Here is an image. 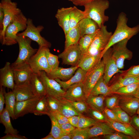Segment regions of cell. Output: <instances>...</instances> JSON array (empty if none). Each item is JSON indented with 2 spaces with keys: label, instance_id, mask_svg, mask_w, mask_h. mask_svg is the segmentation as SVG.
<instances>
[{
  "label": "cell",
  "instance_id": "cell-1",
  "mask_svg": "<svg viewBox=\"0 0 139 139\" xmlns=\"http://www.w3.org/2000/svg\"><path fill=\"white\" fill-rule=\"evenodd\" d=\"M127 21L125 13L122 12L119 14L117 20L116 28L107 45L101 53L102 58L106 50L114 45L125 39L129 40L139 32V25L130 27L127 24Z\"/></svg>",
  "mask_w": 139,
  "mask_h": 139
},
{
  "label": "cell",
  "instance_id": "cell-2",
  "mask_svg": "<svg viewBox=\"0 0 139 139\" xmlns=\"http://www.w3.org/2000/svg\"><path fill=\"white\" fill-rule=\"evenodd\" d=\"M109 6L107 0H93L84 6V11L86 17L93 20L100 28L109 20V17L105 14V11Z\"/></svg>",
  "mask_w": 139,
  "mask_h": 139
},
{
  "label": "cell",
  "instance_id": "cell-3",
  "mask_svg": "<svg viewBox=\"0 0 139 139\" xmlns=\"http://www.w3.org/2000/svg\"><path fill=\"white\" fill-rule=\"evenodd\" d=\"M27 20L22 12L15 15L5 30L3 38L1 42L2 45L9 46L17 43V34L19 32L25 29Z\"/></svg>",
  "mask_w": 139,
  "mask_h": 139
},
{
  "label": "cell",
  "instance_id": "cell-4",
  "mask_svg": "<svg viewBox=\"0 0 139 139\" xmlns=\"http://www.w3.org/2000/svg\"><path fill=\"white\" fill-rule=\"evenodd\" d=\"M32 40L24 36H17V41L19 47L18 56L15 62L12 64V67L28 62L31 57L37 51L38 49L33 48L31 46Z\"/></svg>",
  "mask_w": 139,
  "mask_h": 139
},
{
  "label": "cell",
  "instance_id": "cell-5",
  "mask_svg": "<svg viewBox=\"0 0 139 139\" xmlns=\"http://www.w3.org/2000/svg\"><path fill=\"white\" fill-rule=\"evenodd\" d=\"M112 34L106 25H102L94 37L86 54L97 55L101 54L107 45Z\"/></svg>",
  "mask_w": 139,
  "mask_h": 139
},
{
  "label": "cell",
  "instance_id": "cell-6",
  "mask_svg": "<svg viewBox=\"0 0 139 139\" xmlns=\"http://www.w3.org/2000/svg\"><path fill=\"white\" fill-rule=\"evenodd\" d=\"M104 64L103 60H100L91 69L88 71L83 82L84 91L86 98L97 82L103 75Z\"/></svg>",
  "mask_w": 139,
  "mask_h": 139
},
{
  "label": "cell",
  "instance_id": "cell-7",
  "mask_svg": "<svg viewBox=\"0 0 139 139\" xmlns=\"http://www.w3.org/2000/svg\"><path fill=\"white\" fill-rule=\"evenodd\" d=\"M45 85L47 95L60 101L64 99L66 91L55 79L49 78L46 73L41 71L37 74Z\"/></svg>",
  "mask_w": 139,
  "mask_h": 139
},
{
  "label": "cell",
  "instance_id": "cell-8",
  "mask_svg": "<svg viewBox=\"0 0 139 139\" xmlns=\"http://www.w3.org/2000/svg\"><path fill=\"white\" fill-rule=\"evenodd\" d=\"M44 28V27L42 25L36 27L33 24L32 20L28 18L26 29L22 32L18 33L17 36L27 37L32 40L36 41L39 47H45L49 48L51 46V43L42 37L40 34L41 32Z\"/></svg>",
  "mask_w": 139,
  "mask_h": 139
},
{
  "label": "cell",
  "instance_id": "cell-9",
  "mask_svg": "<svg viewBox=\"0 0 139 139\" xmlns=\"http://www.w3.org/2000/svg\"><path fill=\"white\" fill-rule=\"evenodd\" d=\"M0 7L4 11V18L3 24V29L0 31L1 42L2 40L5 30L9 24L13 20L15 16L22 12L18 8L17 4L11 0H1L0 2Z\"/></svg>",
  "mask_w": 139,
  "mask_h": 139
},
{
  "label": "cell",
  "instance_id": "cell-10",
  "mask_svg": "<svg viewBox=\"0 0 139 139\" xmlns=\"http://www.w3.org/2000/svg\"><path fill=\"white\" fill-rule=\"evenodd\" d=\"M46 47H39L37 52L31 57L28 62L34 73L38 74L40 71H43L48 74L51 71L46 55Z\"/></svg>",
  "mask_w": 139,
  "mask_h": 139
},
{
  "label": "cell",
  "instance_id": "cell-11",
  "mask_svg": "<svg viewBox=\"0 0 139 139\" xmlns=\"http://www.w3.org/2000/svg\"><path fill=\"white\" fill-rule=\"evenodd\" d=\"M129 40L128 39H125L112 46V56L118 68L120 70L124 68L125 59L130 60L133 56L132 52L127 47V44Z\"/></svg>",
  "mask_w": 139,
  "mask_h": 139
},
{
  "label": "cell",
  "instance_id": "cell-12",
  "mask_svg": "<svg viewBox=\"0 0 139 139\" xmlns=\"http://www.w3.org/2000/svg\"><path fill=\"white\" fill-rule=\"evenodd\" d=\"M104 64L103 79L106 83L108 84L113 76L115 74L122 73L123 71L118 67L112 54V49L110 47L107 50L102 56Z\"/></svg>",
  "mask_w": 139,
  "mask_h": 139
},
{
  "label": "cell",
  "instance_id": "cell-13",
  "mask_svg": "<svg viewBox=\"0 0 139 139\" xmlns=\"http://www.w3.org/2000/svg\"><path fill=\"white\" fill-rule=\"evenodd\" d=\"M82 54L79 43L69 46L59 54V58L62 59L65 64L77 66Z\"/></svg>",
  "mask_w": 139,
  "mask_h": 139
},
{
  "label": "cell",
  "instance_id": "cell-14",
  "mask_svg": "<svg viewBox=\"0 0 139 139\" xmlns=\"http://www.w3.org/2000/svg\"><path fill=\"white\" fill-rule=\"evenodd\" d=\"M11 67L13 72L15 84L30 81L33 73L28 62Z\"/></svg>",
  "mask_w": 139,
  "mask_h": 139
},
{
  "label": "cell",
  "instance_id": "cell-15",
  "mask_svg": "<svg viewBox=\"0 0 139 139\" xmlns=\"http://www.w3.org/2000/svg\"><path fill=\"white\" fill-rule=\"evenodd\" d=\"M41 97L36 96L24 100L16 101L14 109L15 119L31 112Z\"/></svg>",
  "mask_w": 139,
  "mask_h": 139
},
{
  "label": "cell",
  "instance_id": "cell-16",
  "mask_svg": "<svg viewBox=\"0 0 139 139\" xmlns=\"http://www.w3.org/2000/svg\"><path fill=\"white\" fill-rule=\"evenodd\" d=\"M119 95V106L131 117L136 115L139 106V99L132 95Z\"/></svg>",
  "mask_w": 139,
  "mask_h": 139
},
{
  "label": "cell",
  "instance_id": "cell-17",
  "mask_svg": "<svg viewBox=\"0 0 139 139\" xmlns=\"http://www.w3.org/2000/svg\"><path fill=\"white\" fill-rule=\"evenodd\" d=\"M12 91L15 95L16 101L24 100L37 96L30 81L19 84H15Z\"/></svg>",
  "mask_w": 139,
  "mask_h": 139
},
{
  "label": "cell",
  "instance_id": "cell-18",
  "mask_svg": "<svg viewBox=\"0 0 139 139\" xmlns=\"http://www.w3.org/2000/svg\"><path fill=\"white\" fill-rule=\"evenodd\" d=\"M106 122L116 131L130 136L133 139H139V132L130 124L115 121L107 117Z\"/></svg>",
  "mask_w": 139,
  "mask_h": 139
},
{
  "label": "cell",
  "instance_id": "cell-19",
  "mask_svg": "<svg viewBox=\"0 0 139 139\" xmlns=\"http://www.w3.org/2000/svg\"><path fill=\"white\" fill-rule=\"evenodd\" d=\"M15 84L13 69L10 63L6 62L4 66L0 69V86L12 90Z\"/></svg>",
  "mask_w": 139,
  "mask_h": 139
},
{
  "label": "cell",
  "instance_id": "cell-20",
  "mask_svg": "<svg viewBox=\"0 0 139 139\" xmlns=\"http://www.w3.org/2000/svg\"><path fill=\"white\" fill-rule=\"evenodd\" d=\"M64 99L70 101H86L83 82L71 85L66 91Z\"/></svg>",
  "mask_w": 139,
  "mask_h": 139
},
{
  "label": "cell",
  "instance_id": "cell-21",
  "mask_svg": "<svg viewBox=\"0 0 139 139\" xmlns=\"http://www.w3.org/2000/svg\"><path fill=\"white\" fill-rule=\"evenodd\" d=\"M72 7L58 9L55 15L59 26L65 35L70 29V12Z\"/></svg>",
  "mask_w": 139,
  "mask_h": 139
},
{
  "label": "cell",
  "instance_id": "cell-22",
  "mask_svg": "<svg viewBox=\"0 0 139 139\" xmlns=\"http://www.w3.org/2000/svg\"><path fill=\"white\" fill-rule=\"evenodd\" d=\"M117 79L109 86L111 94L119 88L130 84L139 83V76L120 74Z\"/></svg>",
  "mask_w": 139,
  "mask_h": 139
},
{
  "label": "cell",
  "instance_id": "cell-23",
  "mask_svg": "<svg viewBox=\"0 0 139 139\" xmlns=\"http://www.w3.org/2000/svg\"><path fill=\"white\" fill-rule=\"evenodd\" d=\"M116 131L106 122H98L89 128L90 138L99 136L111 134Z\"/></svg>",
  "mask_w": 139,
  "mask_h": 139
},
{
  "label": "cell",
  "instance_id": "cell-24",
  "mask_svg": "<svg viewBox=\"0 0 139 139\" xmlns=\"http://www.w3.org/2000/svg\"><path fill=\"white\" fill-rule=\"evenodd\" d=\"M77 66L67 68L58 67L56 69L47 74L50 78L53 79H58L63 81L70 79L78 68Z\"/></svg>",
  "mask_w": 139,
  "mask_h": 139
},
{
  "label": "cell",
  "instance_id": "cell-25",
  "mask_svg": "<svg viewBox=\"0 0 139 139\" xmlns=\"http://www.w3.org/2000/svg\"><path fill=\"white\" fill-rule=\"evenodd\" d=\"M87 71L79 67L75 73L70 79L63 81L58 79H55L61 85L62 88L66 91L71 85L75 83L83 82L85 79Z\"/></svg>",
  "mask_w": 139,
  "mask_h": 139
},
{
  "label": "cell",
  "instance_id": "cell-26",
  "mask_svg": "<svg viewBox=\"0 0 139 139\" xmlns=\"http://www.w3.org/2000/svg\"><path fill=\"white\" fill-rule=\"evenodd\" d=\"M78 24L81 37L85 35L94 33L100 28L95 21L87 17L82 19Z\"/></svg>",
  "mask_w": 139,
  "mask_h": 139
},
{
  "label": "cell",
  "instance_id": "cell-27",
  "mask_svg": "<svg viewBox=\"0 0 139 139\" xmlns=\"http://www.w3.org/2000/svg\"><path fill=\"white\" fill-rule=\"evenodd\" d=\"M102 58L101 54L97 55L86 54L82 55L77 66L88 71L101 60Z\"/></svg>",
  "mask_w": 139,
  "mask_h": 139
},
{
  "label": "cell",
  "instance_id": "cell-28",
  "mask_svg": "<svg viewBox=\"0 0 139 139\" xmlns=\"http://www.w3.org/2000/svg\"><path fill=\"white\" fill-rule=\"evenodd\" d=\"M106 97L102 95H94L90 94L86 101L89 107L103 112L104 107V102Z\"/></svg>",
  "mask_w": 139,
  "mask_h": 139
},
{
  "label": "cell",
  "instance_id": "cell-29",
  "mask_svg": "<svg viewBox=\"0 0 139 139\" xmlns=\"http://www.w3.org/2000/svg\"><path fill=\"white\" fill-rule=\"evenodd\" d=\"M65 49L69 46L78 43L81 38L80 31L78 25L70 29L65 34Z\"/></svg>",
  "mask_w": 139,
  "mask_h": 139
},
{
  "label": "cell",
  "instance_id": "cell-30",
  "mask_svg": "<svg viewBox=\"0 0 139 139\" xmlns=\"http://www.w3.org/2000/svg\"><path fill=\"white\" fill-rule=\"evenodd\" d=\"M90 94L94 95H102L106 97L111 95L110 86L105 82L103 75L93 87Z\"/></svg>",
  "mask_w": 139,
  "mask_h": 139
},
{
  "label": "cell",
  "instance_id": "cell-31",
  "mask_svg": "<svg viewBox=\"0 0 139 139\" xmlns=\"http://www.w3.org/2000/svg\"><path fill=\"white\" fill-rule=\"evenodd\" d=\"M30 82L37 96L42 97L46 95L45 85L37 74L33 73Z\"/></svg>",
  "mask_w": 139,
  "mask_h": 139
},
{
  "label": "cell",
  "instance_id": "cell-32",
  "mask_svg": "<svg viewBox=\"0 0 139 139\" xmlns=\"http://www.w3.org/2000/svg\"><path fill=\"white\" fill-rule=\"evenodd\" d=\"M9 113L5 108L0 114V122L5 126L4 133L6 134H18L19 133L17 129L14 128L11 124Z\"/></svg>",
  "mask_w": 139,
  "mask_h": 139
},
{
  "label": "cell",
  "instance_id": "cell-33",
  "mask_svg": "<svg viewBox=\"0 0 139 139\" xmlns=\"http://www.w3.org/2000/svg\"><path fill=\"white\" fill-rule=\"evenodd\" d=\"M31 113L37 116L49 115L50 112L48 108L46 95L40 98Z\"/></svg>",
  "mask_w": 139,
  "mask_h": 139
},
{
  "label": "cell",
  "instance_id": "cell-34",
  "mask_svg": "<svg viewBox=\"0 0 139 139\" xmlns=\"http://www.w3.org/2000/svg\"><path fill=\"white\" fill-rule=\"evenodd\" d=\"M5 108L8 110L10 116L13 120L15 119L14 109L16 102L15 95L12 91L4 92Z\"/></svg>",
  "mask_w": 139,
  "mask_h": 139
},
{
  "label": "cell",
  "instance_id": "cell-35",
  "mask_svg": "<svg viewBox=\"0 0 139 139\" xmlns=\"http://www.w3.org/2000/svg\"><path fill=\"white\" fill-rule=\"evenodd\" d=\"M99 30L94 33L84 35L80 38L78 43L82 55H85L87 53L89 48Z\"/></svg>",
  "mask_w": 139,
  "mask_h": 139
},
{
  "label": "cell",
  "instance_id": "cell-36",
  "mask_svg": "<svg viewBox=\"0 0 139 139\" xmlns=\"http://www.w3.org/2000/svg\"><path fill=\"white\" fill-rule=\"evenodd\" d=\"M70 15V29L76 26L81 20L86 17L84 11L75 6L72 7Z\"/></svg>",
  "mask_w": 139,
  "mask_h": 139
},
{
  "label": "cell",
  "instance_id": "cell-37",
  "mask_svg": "<svg viewBox=\"0 0 139 139\" xmlns=\"http://www.w3.org/2000/svg\"><path fill=\"white\" fill-rule=\"evenodd\" d=\"M60 102L59 112L68 118L75 115H83L77 112L66 100L64 99L60 101Z\"/></svg>",
  "mask_w": 139,
  "mask_h": 139
},
{
  "label": "cell",
  "instance_id": "cell-38",
  "mask_svg": "<svg viewBox=\"0 0 139 139\" xmlns=\"http://www.w3.org/2000/svg\"><path fill=\"white\" fill-rule=\"evenodd\" d=\"M48 116L50 118L51 124V130L49 133L55 139H59L62 136L67 134L62 131L60 124L52 114L50 113Z\"/></svg>",
  "mask_w": 139,
  "mask_h": 139
},
{
  "label": "cell",
  "instance_id": "cell-39",
  "mask_svg": "<svg viewBox=\"0 0 139 139\" xmlns=\"http://www.w3.org/2000/svg\"><path fill=\"white\" fill-rule=\"evenodd\" d=\"M139 88V83L133 84L119 88L113 94L134 96Z\"/></svg>",
  "mask_w": 139,
  "mask_h": 139
},
{
  "label": "cell",
  "instance_id": "cell-40",
  "mask_svg": "<svg viewBox=\"0 0 139 139\" xmlns=\"http://www.w3.org/2000/svg\"><path fill=\"white\" fill-rule=\"evenodd\" d=\"M45 54L51 71L58 68L59 64L58 56L52 54L49 48L47 47L45 49Z\"/></svg>",
  "mask_w": 139,
  "mask_h": 139
},
{
  "label": "cell",
  "instance_id": "cell-41",
  "mask_svg": "<svg viewBox=\"0 0 139 139\" xmlns=\"http://www.w3.org/2000/svg\"><path fill=\"white\" fill-rule=\"evenodd\" d=\"M99 122L90 117L81 115L79 120L78 128L84 129L92 126Z\"/></svg>",
  "mask_w": 139,
  "mask_h": 139
},
{
  "label": "cell",
  "instance_id": "cell-42",
  "mask_svg": "<svg viewBox=\"0 0 139 139\" xmlns=\"http://www.w3.org/2000/svg\"><path fill=\"white\" fill-rule=\"evenodd\" d=\"M90 127L84 129L76 128L71 133L72 139H88L90 138L89 130Z\"/></svg>",
  "mask_w": 139,
  "mask_h": 139
},
{
  "label": "cell",
  "instance_id": "cell-43",
  "mask_svg": "<svg viewBox=\"0 0 139 139\" xmlns=\"http://www.w3.org/2000/svg\"><path fill=\"white\" fill-rule=\"evenodd\" d=\"M68 101L77 112L82 115L86 113L89 107L86 101Z\"/></svg>",
  "mask_w": 139,
  "mask_h": 139
},
{
  "label": "cell",
  "instance_id": "cell-44",
  "mask_svg": "<svg viewBox=\"0 0 139 139\" xmlns=\"http://www.w3.org/2000/svg\"><path fill=\"white\" fill-rule=\"evenodd\" d=\"M112 110L121 122L130 123L132 117L119 106Z\"/></svg>",
  "mask_w": 139,
  "mask_h": 139
},
{
  "label": "cell",
  "instance_id": "cell-45",
  "mask_svg": "<svg viewBox=\"0 0 139 139\" xmlns=\"http://www.w3.org/2000/svg\"><path fill=\"white\" fill-rule=\"evenodd\" d=\"M89 116L99 122H106L107 117L103 112L90 107L86 113Z\"/></svg>",
  "mask_w": 139,
  "mask_h": 139
},
{
  "label": "cell",
  "instance_id": "cell-46",
  "mask_svg": "<svg viewBox=\"0 0 139 139\" xmlns=\"http://www.w3.org/2000/svg\"><path fill=\"white\" fill-rule=\"evenodd\" d=\"M113 94L107 96L105 98L106 107L111 110L119 106V95H113Z\"/></svg>",
  "mask_w": 139,
  "mask_h": 139
},
{
  "label": "cell",
  "instance_id": "cell-47",
  "mask_svg": "<svg viewBox=\"0 0 139 139\" xmlns=\"http://www.w3.org/2000/svg\"><path fill=\"white\" fill-rule=\"evenodd\" d=\"M48 106L50 112L59 111L61 104L60 101L46 95Z\"/></svg>",
  "mask_w": 139,
  "mask_h": 139
},
{
  "label": "cell",
  "instance_id": "cell-48",
  "mask_svg": "<svg viewBox=\"0 0 139 139\" xmlns=\"http://www.w3.org/2000/svg\"><path fill=\"white\" fill-rule=\"evenodd\" d=\"M103 136V138L105 139H133L130 136L117 131L111 134Z\"/></svg>",
  "mask_w": 139,
  "mask_h": 139
},
{
  "label": "cell",
  "instance_id": "cell-49",
  "mask_svg": "<svg viewBox=\"0 0 139 139\" xmlns=\"http://www.w3.org/2000/svg\"><path fill=\"white\" fill-rule=\"evenodd\" d=\"M124 76H139V65L132 66L128 69L120 73Z\"/></svg>",
  "mask_w": 139,
  "mask_h": 139
},
{
  "label": "cell",
  "instance_id": "cell-50",
  "mask_svg": "<svg viewBox=\"0 0 139 139\" xmlns=\"http://www.w3.org/2000/svg\"><path fill=\"white\" fill-rule=\"evenodd\" d=\"M55 117L59 124L69 122L68 118L59 111L50 112Z\"/></svg>",
  "mask_w": 139,
  "mask_h": 139
},
{
  "label": "cell",
  "instance_id": "cell-51",
  "mask_svg": "<svg viewBox=\"0 0 139 139\" xmlns=\"http://www.w3.org/2000/svg\"><path fill=\"white\" fill-rule=\"evenodd\" d=\"M103 112L110 119L115 121L121 122L113 111L106 107H104Z\"/></svg>",
  "mask_w": 139,
  "mask_h": 139
},
{
  "label": "cell",
  "instance_id": "cell-52",
  "mask_svg": "<svg viewBox=\"0 0 139 139\" xmlns=\"http://www.w3.org/2000/svg\"><path fill=\"white\" fill-rule=\"evenodd\" d=\"M60 126L62 131L66 134L71 133L76 128L69 122L60 124Z\"/></svg>",
  "mask_w": 139,
  "mask_h": 139
},
{
  "label": "cell",
  "instance_id": "cell-53",
  "mask_svg": "<svg viewBox=\"0 0 139 139\" xmlns=\"http://www.w3.org/2000/svg\"><path fill=\"white\" fill-rule=\"evenodd\" d=\"M4 92L5 90H4L3 87H1L0 90V114L3 112L4 109V105L5 103Z\"/></svg>",
  "mask_w": 139,
  "mask_h": 139
},
{
  "label": "cell",
  "instance_id": "cell-54",
  "mask_svg": "<svg viewBox=\"0 0 139 139\" xmlns=\"http://www.w3.org/2000/svg\"><path fill=\"white\" fill-rule=\"evenodd\" d=\"M0 139H27L25 136L18 134H8L0 138Z\"/></svg>",
  "mask_w": 139,
  "mask_h": 139
},
{
  "label": "cell",
  "instance_id": "cell-55",
  "mask_svg": "<svg viewBox=\"0 0 139 139\" xmlns=\"http://www.w3.org/2000/svg\"><path fill=\"white\" fill-rule=\"evenodd\" d=\"M130 124L139 132V116L138 115L132 117Z\"/></svg>",
  "mask_w": 139,
  "mask_h": 139
},
{
  "label": "cell",
  "instance_id": "cell-56",
  "mask_svg": "<svg viewBox=\"0 0 139 139\" xmlns=\"http://www.w3.org/2000/svg\"><path fill=\"white\" fill-rule=\"evenodd\" d=\"M81 116L75 115L68 118L69 122L76 128H77Z\"/></svg>",
  "mask_w": 139,
  "mask_h": 139
},
{
  "label": "cell",
  "instance_id": "cell-57",
  "mask_svg": "<svg viewBox=\"0 0 139 139\" xmlns=\"http://www.w3.org/2000/svg\"><path fill=\"white\" fill-rule=\"evenodd\" d=\"M76 6H84L93 0H68Z\"/></svg>",
  "mask_w": 139,
  "mask_h": 139
},
{
  "label": "cell",
  "instance_id": "cell-58",
  "mask_svg": "<svg viewBox=\"0 0 139 139\" xmlns=\"http://www.w3.org/2000/svg\"><path fill=\"white\" fill-rule=\"evenodd\" d=\"M4 18V11L0 7V31L3 29V24Z\"/></svg>",
  "mask_w": 139,
  "mask_h": 139
},
{
  "label": "cell",
  "instance_id": "cell-59",
  "mask_svg": "<svg viewBox=\"0 0 139 139\" xmlns=\"http://www.w3.org/2000/svg\"><path fill=\"white\" fill-rule=\"evenodd\" d=\"M72 134L70 133L62 136L59 139H72Z\"/></svg>",
  "mask_w": 139,
  "mask_h": 139
},
{
  "label": "cell",
  "instance_id": "cell-60",
  "mask_svg": "<svg viewBox=\"0 0 139 139\" xmlns=\"http://www.w3.org/2000/svg\"><path fill=\"white\" fill-rule=\"evenodd\" d=\"M41 139H55L52 135L50 133L49 134L43 138Z\"/></svg>",
  "mask_w": 139,
  "mask_h": 139
},
{
  "label": "cell",
  "instance_id": "cell-61",
  "mask_svg": "<svg viewBox=\"0 0 139 139\" xmlns=\"http://www.w3.org/2000/svg\"><path fill=\"white\" fill-rule=\"evenodd\" d=\"M134 96L139 99V88L136 93Z\"/></svg>",
  "mask_w": 139,
  "mask_h": 139
},
{
  "label": "cell",
  "instance_id": "cell-62",
  "mask_svg": "<svg viewBox=\"0 0 139 139\" xmlns=\"http://www.w3.org/2000/svg\"><path fill=\"white\" fill-rule=\"evenodd\" d=\"M137 114H139V107H138V109L137 110Z\"/></svg>",
  "mask_w": 139,
  "mask_h": 139
},
{
  "label": "cell",
  "instance_id": "cell-63",
  "mask_svg": "<svg viewBox=\"0 0 139 139\" xmlns=\"http://www.w3.org/2000/svg\"><path fill=\"white\" fill-rule=\"evenodd\" d=\"M138 115L139 116V114H138Z\"/></svg>",
  "mask_w": 139,
  "mask_h": 139
}]
</instances>
